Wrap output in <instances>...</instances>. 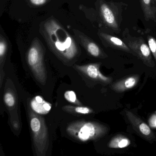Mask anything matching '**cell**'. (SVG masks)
<instances>
[{"label":"cell","mask_w":156,"mask_h":156,"mask_svg":"<svg viewBox=\"0 0 156 156\" xmlns=\"http://www.w3.org/2000/svg\"><path fill=\"white\" fill-rule=\"evenodd\" d=\"M140 1L146 20L155 21L156 8L154 0H140Z\"/></svg>","instance_id":"15"},{"label":"cell","mask_w":156,"mask_h":156,"mask_svg":"<svg viewBox=\"0 0 156 156\" xmlns=\"http://www.w3.org/2000/svg\"><path fill=\"white\" fill-rule=\"evenodd\" d=\"M64 97L70 103L76 105H82V103L77 99L76 94L73 91L70 90L66 91L64 94Z\"/></svg>","instance_id":"18"},{"label":"cell","mask_w":156,"mask_h":156,"mask_svg":"<svg viewBox=\"0 0 156 156\" xmlns=\"http://www.w3.org/2000/svg\"><path fill=\"white\" fill-rule=\"evenodd\" d=\"M4 104L10 115L12 126L15 129L20 127L18 115L19 101L17 92L12 80L7 79L3 94Z\"/></svg>","instance_id":"5"},{"label":"cell","mask_w":156,"mask_h":156,"mask_svg":"<svg viewBox=\"0 0 156 156\" xmlns=\"http://www.w3.org/2000/svg\"><path fill=\"white\" fill-rule=\"evenodd\" d=\"M154 2H155V4L156 5V0H154Z\"/></svg>","instance_id":"22"},{"label":"cell","mask_w":156,"mask_h":156,"mask_svg":"<svg viewBox=\"0 0 156 156\" xmlns=\"http://www.w3.org/2000/svg\"><path fill=\"white\" fill-rule=\"evenodd\" d=\"M62 109L66 113L77 115H85L94 113V110L87 107L82 105L73 106L71 105L64 106Z\"/></svg>","instance_id":"17"},{"label":"cell","mask_w":156,"mask_h":156,"mask_svg":"<svg viewBox=\"0 0 156 156\" xmlns=\"http://www.w3.org/2000/svg\"><path fill=\"white\" fill-rule=\"evenodd\" d=\"M66 131L73 138L78 141L86 142L101 138L108 133L109 128L98 122L78 120L69 124Z\"/></svg>","instance_id":"2"},{"label":"cell","mask_w":156,"mask_h":156,"mask_svg":"<svg viewBox=\"0 0 156 156\" xmlns=\"http://www.w3.org/2000/svg\"><path fill=\"white\" fill-rule=\"evenodd\" d=\"M149 124L152 127H156V115H153L150 119Z\"/></svg>","instance_id":"21"},{"label":"cell","mask_w":156,"mask_h":156,"mask_svg":"<svg viewBox=\"0 0 156 156\" xmlns=\"http://www.w3.org/2000/svg\"><path fill=\"white\" fill-rule=\"evenodd\" d=\"M100 66L101 64L99 63H94L83 65H76L73 67L76 71L93 81L104 84L110 83L112 81V78L105 76L101 73Z\"/></svg>","instance_id":"7"},{"label":"cell","mask_w":156,"mask_h":156,"mask_svg":"<svg viewBox=\"0 0 156 156\" xmlns=\"http://www.w3.org/2000/svg\"><path fill=\"white\" fill-rule=\"evenodd\" d=\"M98 35L104 45L134 54L126 44L119 38L102 31L98 32Z\"/></svg>","instance_id":"12"},{"label":"cell","mask_w":156,"mask_h":156,"mask_svg":"<svg viewBox=\"0 0 156 156\" xmlns=\"http://www.w3.org/2000/svg\"><path fill=\"white\" fill-rule=\"evenodd\" d=\"M30 107L37 114L45 115L48 114L52 108L51 103L45 101L41 96H37L30 102Z\"/></svg>","instance_id":"14"},{"label":"cell","mask_w":156,"mask_h":156,"mask_svg":"<svg viewBox=\"0 0 156 156\" xmlns=\"http://www.w3.org/2000/svg\"><path fill=\"white\" fill-rule=\"evenodd\" d=\"M139 80V76L137 75L128 76L114 83L111 88L118 93L126 92L132 89L137 84Z\"/></svg>","instance_id":"13"},{"label":"cell","mask_w":156,"mask_h":156,"mask_svg":"<svg viewBox=\"0 0 156 156\" xmlns=\"http://www.w3.org/2000/svg\"><path fill=\"white\" fill-rule=\"evenodd\" d=\"M27 3L32 7H38L49 3L51 0H26Z\"/></svg>","instance_id":"20"},{"label":"cell","mask_w":156,"mask_h":156,"mask_svg":"<svg viewBox=\"0 0 156 156\" xmlns=\"http://www.w3.org/2000/svg\"><path fill=\"white\" fill-rule=\"evenodd\" d=\"M45 49L39 38H34L26 54V61L36 80L42 85L46 83L47 73L44 62Z\"/></svg>","instance_id":"4"},{"label":"cell","mask_w":156,"mask_h":156,"mask_svg":"<svg viewBox=\"0 0 156 156\" xmlns=\"http://www.w3.org/2000/svg\"><path fill=\"white\" fill-rule=\"evenodd\" d=\"M77 43L80 44L88 54L95 58L105 59L108 55L93 40L79 30H73Z\"/></svg>","instance_id":"8"},{"label":"cell","mask_w":156,"mask_h":156,"mask_svg":"<svg viewBox=\"0 0 156 156\" xmlns=\"http://www.w3.org/2000/svg\"><path fill=\"white\" fill-rule=\"evenodd\" d=\"M124 40L134 54L137 55L146 66L150 67L155 66L149 47L142 38L128 37L124 38Z\"/></svg>","instance_id":"6"},{"label":"cell","mask_w":156,"mask_h":156,"mask_svg":"<svg viewBox=\"0 0 156 156\" xmlns=\"http://www.w3.org/2000/svg\"><path fill=\"white\" fill-rule=\"evenodd\" d=\"M10 41L3 29L0 30V87L1 88L5 77L4 66L10 46Z\"/></svg>","instance_id":"11"},{"label":"cell","mask_w":156,"mask_h":156,"mask_svg":"<svg viewBox=\"0 0 156 156\" xmlns=\"http://www.w3.org/2000/svg\"><path fill=\"white\" fill-rule=\"evenodd\" d=\"M40 32L50 50L65 64L77 61L81 54L78 43L56 19L50 17L42 22Z\"/></svg>","instance_id":"1"},{"label":"cell","mask_w":156,"mask_h":156,"mask_svg":"<svg viewBox=\"0 0 156 156\" xmlns=\"http://www.w3.org/2000/svg\"><path fill=\"white\" fill-rule=\"evenodd\" d=\"M28 115L33 143L37 156H46L49 146L48 128L44 118L28 107Z\"/></svg>","instance_id":"3"},{"label":"cell","mask_w":156,"mask_h":156,"mask_svg":"<svg viewBox=\"0 0 156 156\" xmlns=\"http://www.w3.org/2000/svg\"><path fill=\"white\" fill-rule=\"evenodd\" d=\"M131 143L130 140L126 136L117 135L113 137L108 144L110 148L120 149L128 147Z\"/></svg>","instance_id":"16"},{"label":"cell","mask_w":156,"mask_h":156,"mask_svg":"<svg viewBox=\"0 0 156 156\" xmlns=\"http://www.w3.org/2000/svg\"><path fill=\"white\" fill-rule=\"evenodd\" d=\"M126 115L133 129L142 137L149 141L156 140V136L149 126L131 111H126Z\"/></svg>","instance_id":"10"},{"label":"cell","mask_w":156,"mask_h":156,"mask_svg":"<svg viewBox=\"0 0 156 156\" xmlns=\"http://www.w3.org/2000/svg\"><path fill=\"white\" fill-rule=\"evenodd\" d=\"M150 50L156 62V40L153 36L148 35L147 37Z\"/></svg>","instance_id":"19"},{"label":"cell","mask_w":156,"mask_h":156,"mask_svg":"<svg viewBox=\"0 0 156 156\" xmlns=\"http://www.w3.org/2000/svg\"><path fill=\"white\" fill-rule=\"evenodd\" d=\"M98 7L99 15L105 25L113 30H120L117 15L112 5L108 4L104 0H98Z\"/></svg>","instance_id":"9"}]
</instances>
